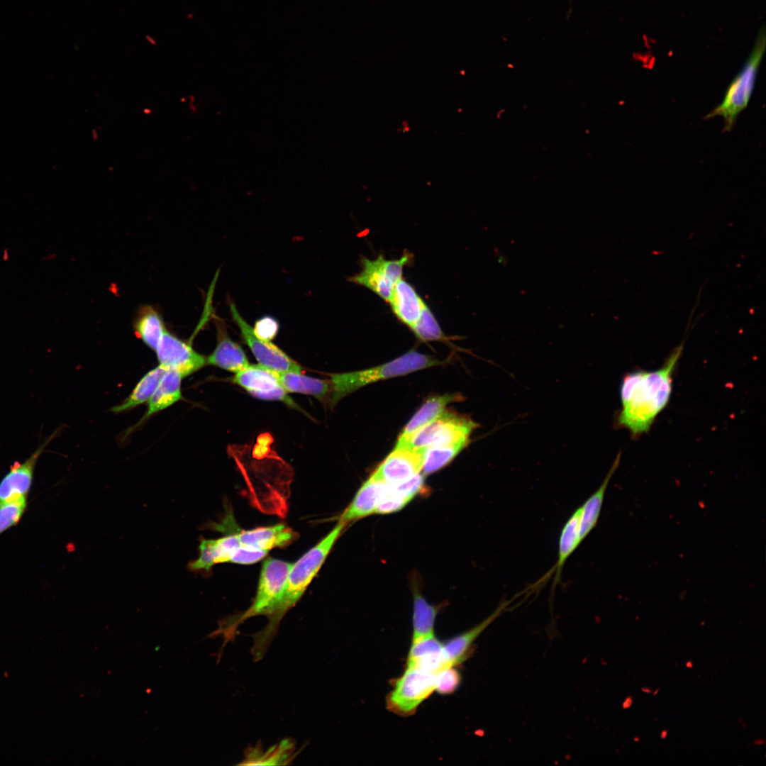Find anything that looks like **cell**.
<instances>
[{"label": "cell", "mask_w": 766, "mask_h": 766, "mask_svg": "<svg viewBox=\"0 0 766 766\" xmlns=\"http://www.w3.org/2000/svg\"><path fill=\"white\" fill-rule=\"evenodd\" d=\"M182 378L173 370H166L156 390L148 400V411L143 420L160 412L182 399Z\"/></svg>", "instance_id": "25"}, {"label": "cell", "mask_w": 766, "mask_h": 766, "mask_svg": "<svg viewBox=\"0 0 766 766\" xmlns=\"http://www.w3.org/2000/svg\"><path fill=\"white\" fill-rule=\"evenodd\" d=\"M755 745H762L765 744V740L762 738H758L754 740Z\"/></svg>", "instance_id": "38"}, {"label": "cell", "mask_w": 766, "mask_h": 766, "mask_svg": "<svg viewBox=\"0 0 766 766\" xmlns=\"http://www.w3.org/2000/svg\"><path fill=\"white\" fill-rule=\"evenodd\" d=\"M295 745L291 740H283L279 745L269 748L267 751L252 748L246 755L245 765L285 764L294 757Z\"/></svg>", "instance_id": "31"}, {"label": "cell", "mask_w": 766, "mask_h": 766, "mask_svg": "<svg viewBox=\"0 0 766 766\" xmlns=\"http://www.w3.org/2000/svg\"><path fill=\"white\" fill-rule=\"evenodd\" d=\"M267 554V552L266 551L243 546L240 543V545L233 550L229 557L228 562L241 565L253 564L261 560Z\"/></svg>", "instance_id": "35"}, {"label": "cell", "mask_w": 766, "mask_h": 766, "mask_svg": "<svg viewBox=\"0 0 766 766\" xmlns=\"http://www.w3.org/2000/svg\"><path fill=\"white\" fill-rule=\"evenodd\" d=\"M641 691L645 694H652L653 692V690L648 687H642Z\"/></svg>", "instance_id": "40"}, {"label": "cell", "mask_w": 766, "mask_h": 766, "mask_svg": "<svg viewBox=\"0 0 766 766\" xmlns=\"http://www.w3.org/2000/svg\"><path fill=\"white\" fill-rule=\"evenodd\" d=\"M396 316L410 328L418 321L426 304L403 279L394 287L389 301Z\"/></svg>", "instance_id": "17"}, {"label": "cell", "mask_w": 766, "mask_h": 766, "mask_svg": "<svg viewBox=\"0 0 766 766\" xmlns=\"http://www.w3.org/2000/svg\"><path fill=\"white\" fill-rule=\"evenodd\" d=\"M477 423L470 418L445 411L440 416L416 431L399 448L426 449L470 440Z\"/></svg>", "instance_id": "7"}, {"label": "cell", "mask_w": 766, "mask_h": 766, "mask_svg": "<svg viewBox=\"0 0 766 766\" xmlns=\"http://www.w3.org/2000/svg\"><path fill=\"white\" fill-rule=\"evenodd\" d=\"M580 509L577 508L564 524L558 540L557 560L550 570L555 573L553 587L560 581L563 566L582 541L579 538Z\"/></svg>", "instance_id": "26"}, {"label": "cell", "mask_w": 766, "mask_h": 766, "mask_svg": "<svg viewBox=\"0 0 766 766\" xmlns=\"http://www.w3.org/2000/svg\"><path fill=\"white\" fill-rule=\"evenodd\" d=\"M232 319L240 329L241 336L251 350L259 365L278 374L287 372H301V366L277 345L257 338L252 327L240 315L235 304L228 303Z\"/></svg>", "instance_id": "9"}, {"label": "cell", "mask_w": 766, "mask_h": 766, "mask_svg": "<svg viewBox=\"0 0 766 766\" xmlns=\"http://www.w3.org/2000/svg\"><path fill=\"white\" fill-rule=\"evenodd\" d=\"M385 484L370 477L362 484L351 503L340 515L339 521L346 524L375 514Z\"/></svg>", "instance_id": "21"}, {"label": "cell", "mask_w": 766, "mask_h": 766, "mask_svg": "<svg viewBox=\"0 0 766 766\" xmlns=\"http://www.w3.org/2000/svg\"><path fill=\"white\" fill-rule=\"evenodd\" d=\"M684 341L674 348L663 365L655 370H635L626 374L621 383V409L619 427L639 437L649 431L656 417L668 404L672 390V376L682 354Z\"/></svg>", "instance_id": "1"}, {"label": "cell", "mask_w": 766, "mask_h": 766, "mask_svg": "<svg viewBox=\"0 0 766 766\" xmlns=\"http://www.w3.org/2000/svg\"><path fill=\"white\" fill-rule=\"evenodd\" d=\"M240 545L237 533L215 540L203 539L197 559L189 565L192 570H209L218 563L228 562L233 550Z\"/></svg>", "instance_id": "22"}, {"label": "cell", "mask_w": 766, "mask_h": 766, "mask_svg": "<svg viewBox=\"0 0 766 766\" xmlns=\"http://www.w3.org/2000/svg\"><path fill=\"white\" fill-rule=\"evenodd\" d=\"M469 442L470 440H462L425 449L423 474L428 475L444 467L467 445Z\"/></svg>", "instance_id": "30"}, {"label": "cell", "mask_w": 766, "mask_h": 766, "mask_svg": "<svg viewBox=\"0 0 766 766\" xmlns=\"http://www.w3.org/2000/svg\"><path fill=\"white\" fill-rule=\"evenodd\" d=\"M155 351L161 367L173 370L182 377L198 371L207 363L206 358L194 350L190 343L167 330Z\"/></svg>", "instance_id": "10"}, {"label": "cell", "mask_w": 766, "mask_h": 766, "mask_svg": "<svg viewBox=\"0 0 766 766\" xmlns=\"http://www.w3.org/2000/svg\"><path fill=\"white\" fill-rule=\"evenodd\" d=\"M640 738H639L638 736H635V737H634V738H633V740H634L635 742H636V743L639 742V741H640Z\"/></svg>", "instance_id": "43"}, {"label": "cell", "mask_w": 766, "mask_h": 766, "mask_svg": "<svg viewBox=\"0 0 766 766\" xmlns=\"http://www.w3.org/2000/svg\"><path fill=\"white\" fill-rule=\"evenodd\" d=\"M241 545L269 552L295 539L296 533L284 524L260 527L237 533Z\"/></svg>", "instance_id": "20"}, {"label": "cell", "mask_w": 766, "mask_h": 766, "mask_svg": "<svg viewBox=\"0 0 766 766\" xmlns=\"http://www.w3.org/2000/svg\"><path fill=\"white\" fill-rule=\"evenodd\" d=\"M424 451V449L408 447L394 448L371 477L386 484L406 481L422 471Z\"/></svg>", "instance_id": "13"}, {"label": "cell", "mask_w": 766, "mask_h": 766, "mask_svg": "<svg viewBox=\"0 0 766 766\" xmlns=\"http://www.w3.org/2000/svg\"><path fill=\"white\" fill-rule=\"evenodd\" d=\"M216 328V346L206 358V362L223 370L237 373L250 364L242 348L228 336L222 320L213 316Z\"/></svg>", "instance_id": "14"}, {"label": "cell", "mask_w": 766, "mask_h": 766, "mask_svg": "<svg viewBox=\"0 0 766 766\" xmlns=\"http://www.w3.org/2000/svg\"><path fill=\"white\" fill-rule=\"evenodd\" d=\"M765 48V33L758 35L755 47L740 72L729 84L721 103L706 118L721 116L724 131L732 129L738 115L747 107L752 96L757 71Z\"/></svg>", "instance_id": "5"}, {"label": "cell", "mask_w": 766, "mask_h": 766, "mask_svg": "<svg viewBox=\"0 0 766 766\" xmlns=\"http://www.w3.org/2000/svg\"><path fill=\"white\" fill-rule=\"evenodd\" d=\"M55 433L41 443L23 462H16L0 481V505L19 499H28L38 458Z\"/></svg>", "instance_id": "12"}, {"label": "cell", "mask_w": 766, "mask_h": 766, "mask_svg": "<svg viewBox=\"0 0 766 766\" xmlns=\"http://www.w3.org/2000/svg\"><path fill=\"white\" fill-rule=\"evenodd\" d=\"M345 523L338 521L334 528L316 545L304 554L292 566L282 601L267 625L253 635L252 655L255 661L262 658L272 640L279 623L284 614L302 596L308 586L316 575L334 543L339 538Z\"/></svg>", "instance_id": "2"}, {"label": "cell", "mask_w": 766, "mask_h": 766, "mask_svg": "<svg viewBox=\"0 0 766 766\" xmlns=\"http://www.w3.org/2000/svg\"><path fill=\"white\" fill-rule=\"evenodd\" d=\"M278 374L287 392L312 395L320 401L329 400L331 392L330 380L305 376L301 372H287Z\"/></svg>", "instance_id": "27"}, {"label": "cell", "mask_w": 766, "mask_h": 766, "mask_svg": "<svg viewBox=\"0 0 766 766\" xmlns=\"http://www.w3.org/2000/svg\"><path fill=\"white\" fill-rule=\"evenodd\" d=\"M165 370L160 365L150 370L140 379L130 395L121 404L112 407L111 411L114 413L124 412L148 401L156 390Z\"/></svg>", "instance_id": "28"}, {"label": "cell", "mask_w": 766, "mask_h": 766, "mask_svg": "<svg viewBox=\"0 0 766 766\" xmlns=\"http://www.w3.org/2000/svg\"><path fill=\"white\" fill-rule=\"evenodd\" d=\"M685 666L687 668L692 669L694 667V663L692 660H689L686 662Z\"/></svg>", "instance_id": "41"}, {"label": "cell", "mask_w": 766, "mask_h": 766, "mask_svg": "<svg viewBox=\"0 0 766 766\" xmlns=\"http://www.w3.org/2000/svg\"><path fill=\"white\" fill-rule=\"evenodd\" d=\"M135 335L148 348L155 350L167 330L162 316L152 306H142L133 322Z\"/></svg>", "instance_id": "24"}, {"label": "cell", "mask_w": 766, "mask_h": 766, "mask_svg": "<svg viewBox=\"0 0 766 766\" xmlns=\"http://www.w3.org/2000/svg\"><path fill=\"white\" fill-rule=\"evenodd\" d=\"M440 607L430 604L418 591L413 594L411 642L434 634V624Z\"/></svg>", "instance_id": "29"}, {"label": "cell", "mask_w": 766, "mask_h": 766, "mask_svg": "<svg viewBox=\"0 0 766 766\" xmlns=\"http://www.w3.org/2000/svg\"><path fill=\"white\" fill-rule=\"evenodd\" d=\"M633 703V698L630 696H627L623 703V708L626 709L630 708Z\"/></svg>", "instance_id": "37"}, {"label": "cell", "mask_w": 766, "mask_h": 766, "mask_svg": "<svg viewBox=\"0 0 766 766\" xmlns=\"http://www.w3.org/2000/svg\"><path fill=\"white\" fill-rule=\"evenodd\" d=\"M510 603L511 600L504 601L483 621L443 643V650L449 665L455 667L466 660L474 641L502 614Z\"/></svg>", "instance_id": "16"}, {"label": "cell", "mask_w": 766, "mask_h": 766, "mask_svg": "<svg viewBox=\"0 0 766 766\" xmlns=\"http://www.w3.org/2000/svg\"><path fill=\"white\" fill-rule=\"evenodd\" d=\"M461 681V674L455 666L445 667L435 674V691L441 695L453 694Z\"/></svg>", "instance_id": "34"}, {"label": "cell", "mask_w": 766, "mask_h": 766, "mask_svg": "<svg viewBox=\"0 0 766 766\" xmlns=\"http://www.w3.org/2000/svg\"><path fill=\"white\" fill-rule=\"evenodd\" d=\"M27 504V499L23 498L0 505V535L17 525L26 510Z\"/></svg>", "instance_id": "33"}, {"label": "cell", "mask_w": 766, "mask_h": 766, "mask_svg": "<svg viewBox=\"0 0 766 766\" xmlns=\"http://www.w3.org/2000/svg\"><path fill=\"white\" fill-rule=\"evenodd\" d=\"M292 566V563L284 560H266L262 564L255 597L250 606L233 623L220 625L209 637L222 636L225 644L233 639L238 624L246 618L264 615L268 618V623L270 622L282 601Z\"/></svg>", "instance_id": "4"}, {"label": "cell", "mask_w": 766, "mask_h": 766, "mask_svg": "<svg viewBox=\"0 0 766 766\" xmlns=\"http://www.w3.org/2000/svg\"><path fill=\"white\" fill-rule=\"evenodd\" d=\"M391 683L392 689L386 696V708L397 716L408 717L435 692V674L418 667H406Z\"/></svg>", "instance_id": "6"}, {"label": "cell", "mask_w": 766, "mask_h": 766, "mask_svg": "<svg viewBox=\"0 0 766 766\" xmlns=\"http://www.w3.org/2000/svg\"><path fill=\"white\" fill-rule=\"evenodd\" d=\"M424 475L418 474L397 484H385L375 514H390L402 509L424 487Z\"/></svg>", "instance_id": "18"}, {"label": "cell", "mask_w": 766, "mask_h": 766, "mask_svg": "<svg viewBox=\"0 0 766 766\" xmlns=\"http://www.w3.org/2000/svg\"><path fill=\"white\" fill-rule=\"evenodd\" d=\"M410 257L409 253L392 260H386L382 255L375 260L364 257L361 260L362 270L349 280L368 288L389 301L394 287L402 279L404 267L409 262Z\"/></svg>", "instance_id": "8"}, {"label": "cell", "mask_w": 766, "mask_h": 766, "mask_svg": "<svg viewBox=\"0 0 766 766\" xmlns=\"http://www.w3.org/2000/svg\"><path fill=\"white\" fill-rule=\"evenodd\" d=\"M462 400L463 396L460 393H448L428 398L404 428L395 448L401 446L416 431L440 416L449 404Z\"/></svg>", "instance_id": "19"}, {"label": "cell", "mask_w": 766, "mask_h": 766, "mask_svg": "<svg viewBox=\"0 0 766 766\" xmlns=\"http://www.w3.org/2000/svg\"><path fill=\"white\" fill-rule=\"evenodd\" d=\"M660 688H657L655 691H653V692H652L653 695L656 696L660 692Z\"/></svg>", "instance_id": "42"}, {"label": "cell", "mask_w": 766, "mask_h": 766, "mask_svg": "<svg viewBox=\"0 0 766 766\" xmlns=\"http://www.w3.org/2000/svg\"><path fill=\"white\" fill-rule=\"evenodd\" d=\"M416 336L422 341L445 340L437 320L426 305L418 321L411 328Z\"/></svg>", "instance_id": "32"}, {"label": "cell", "mask_w": 766, "mask_h": 766, "mask_svg": "<svg viewBox=\"0 0 766 766\" xmlns=\"http://www.w3.org/2000/svg\"><path fill=\"white\" fill-rule=\"evenodd\" d=\"M279 328V323L276 318L265 316L255 321L252 330L257 338L271 342L277 335Z\"/></svg>", "instance_id": "36"}, {"label": "cell", "mask_w": 766, "mask_h": 766, "mask_svg": "<svg viewBox=\"0 0 766 766\" xmlns=\"http://www.w3.org/2000/svg\"><path fill=\"white\" fill-rule=\"evenodd\" d=\"M406 667H418L435 674L450 666L443 650V643L434 634L411 642L406 659Z\"/></svg>", "instance_id": "15"}, {"label": "cell", "mask_w": 766, "mask_h": 766, "mask_svg": "<svg viewBox=\"0 0 766 766\" xmlns=\"http://www.w3.org/2000/svg\"><path fill=\"white\" fill-rule=\"evenodd\" d=\"M233 382L253 396L265 400L282 401L290 407L297 408L282 386L278 373L260 365H250L235 373Z\"/></svg>", "instance_id": "11"}, {"label": "cell", "mask_w": 766, "mask_h": 766, "mask_svg": "<svg viewBox=\"0 0 766 766\" xmlns=\"http://www.w3.org/2000/svg\"><path fill=\"white\" fill-rule=\"evenodd\" d=\"M441 363L432 356L411 350L393 360L373 368L333 374L331 375V392L328 404L333 407L348 394L368 384L405 375Z\"/></svg>", "instance_id": "3"}, {"label": "cell", "mask_w": 766, "mask_h": 766, "mask_svg": "<svg viewBox=\"0 0 766 766\" xmlns=\"http://www.w3.org/2000/svg\"><path fill=\"white\" fill-rule=\"evenodd\" d=\"M667 736H668V731L667 729L662 730L660 733V738L662 739V740L665 739L667 737Z\"/></svg>", "instance_id": "39"}, {"label": "cell", "mask_w": 766, "mask_h": 766, "mask_svg": "<svg viewBox=\"0 0 766 766\" xmlns=\"http://www.w3.org/2000/svg\"><path fill=\"white\" fill-rule=\"evenodd\" d=\"M620 460L621 453H618L601 485L584 501V503L579 506V538L582 542L596 526L601 511L607 487L611 477L619 466Z\"/></svg>", "instance_id": "23"}]
</instances>
